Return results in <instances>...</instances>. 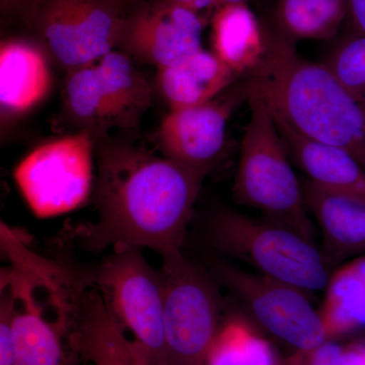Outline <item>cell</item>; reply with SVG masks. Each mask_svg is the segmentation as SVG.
<instances>
[{
    "mask_svg": "<svg viewBox=\"0 0 365 365\" xmlns=\"http://www.w3.org/2000/svg\"><path fill=\"white\" fill-rule=\"evenodd\" d=\"M98 220L79 237L93 251L150 249L163 261L182 254L207 174L153 155L129 141L95 137Z\"/></svg>",
    "mask_w": 365,
    "mask_h": 365,
    "instance_id": "cell-1",
    "label": "cell"
},
{
    "mask_svg": "<svg viewBox=\"0 0 365 365\" xmlns=\"http://www.w3.org/2000/svg\"><path fill=\"white\" fill-rule=\"evenodd\" d=\"M265 31V58L250 76L274 116L299 135L346 151L365 170L364 103L325 64L304 58L294 43Z\"/></svg>",
    "mask_w": 365,
    "mask_h": 365,
    "instance_id": "cell-2",
    "label": "cell"
},
{
    "mask_svg": "<svg viewBox=\"0 0 365 365\" xmlns=\"http://www.w3.org/2000/svg\"><path fill=\"white\" fill-rule=\"evenodd\" d=\"M252 83L251 114L242 138L232 196L237 203L260 210L264 217L314 241L313 220L287 144L267 100Z\"/></svg>",
    "mask_w": 365,
    "mask_h": 365,
    "instance_id": "cell-3",
    "label": "cell"
},
{
    "mask_svg": "<svg viewBox=\"0 0 365 365\" xmlns=\"http://www.w3.org/2000/svg\"><path fill=\"white\" fill-rule=\"evenodd\" d=\"M207 235L220 253L309 294L325 290L328 284L331 274L322 251L287 225L220 208L209 220Z\"/></svg>",
    "mask_w": 365,
    "mask_h": 365,
    "instance_id": "cell-4",
    "label": "cell"
},
{
    "mask_svg": "<svg viewBox=\"0 0 365 365\" xmlns=\"http://www.w3.org/2000/svg\"><path fill=\"white\" fill-rule=\"evenodd\" d=\"M88 277L108 313L143 348L153 364L168 365L162 277L146 260L143 250L113 248Z\"/></svg>",
    "mask_w": 365,
    "mask_h": 365,
    "instance_id": "cell-5",
    "label": "cell"
},
{
    "mask_svg": "<svg viewBox=\"0 0 365 365\" xmlns=\"http://www.w3.org/2000/svg\"><path fill=\"white\" fill-rule=\"evenodd\" d=\"M95 163V135L81 130L31 150L14 169V182L33 213L52 217L88 201Z\"/></svg>",
    "mask_w": 365,
    "mask_h": 365,
    "instance_id": "cell-6",
    "label": "cell"
},
{
    "mask_svg": "<svg viewBox=\"0 0 365 365\" xmlns=\"http://www.w3.org/2000/svg\"><path fill=\"white\" fill-rule=\"evenodd\" d=\"M168 365H204L220 329V302L205 272L184 254L163 261Z\"/></svg>",
    "mask_w": 365,
    "mask_h": 365,
    "instance_id": "cell-7",
    "label": "cell"
},
{
    "mask_svg": "<svg viewBox=\"0 0 365 365\" xmlns=\"http://www.w3.org/2000/svg\"><path fill=\"white\" fill-rule=\"evenodd\" d=\"M29 11L46 53L71 71L118 49L126 14L115 0H34Z\"/></svg>",
    "mask_w": 365,
    "mask_h": 365,
    "instance_id": "cell-8",
    "label": "cell"
},
{
    "mask_svg": "<svg viewBox=\"0 0 365 365\" xmlns=\"http://www.w3.org/2000/svg\"><path fill=\"white\" fill-rule=\"evenodd\" d=\"M41 285L14 270L11 319L16 365H76L71 337L69 292Z\"/></svg>",
    "mask_w": 365,
    "mask_h": 365,
    "instance_id": "cell-9",
    "label": "cell"
},
{
    "mask_svg": "<svg viewBox=\"0 0 365 365\" xmlns=\"http://www.w3.org/2000/svg\"><path fill=\"white\" fill-rule=\"evenodd\" d=\"M223 284L241 300L255 321L295 350L328 341L319 309L300 288L259 273L217 265Z\"/></svg>",
    "mask_w": 365,
    "mask_h": 365,
    "instance_id": "cell-10",
    "label": "cell"
},
{
    "mask_svg": "<svg viewBox=\"0 0 365 365\" xmlns=\"http://www.w3.org/2000/svg\"><path fill=\"white\" fill-rule=\"evenodd\" d=\"M251 76L206 104L170 110L158 130L163 157L208 173L222 157L230 118L251 95Z\"/></svg>",
    "mask_w": 365,
    "mask_h": 365,
    "instance_id": "cell-11",
    "label": "cell"
},
{
    "mask_svg": "<svg viewBox=\"0 0 365 365\" xmlns=\"http://www.w3.org/2000/svg\"><path fill=\"white\" fill-rule=\"evenodd\" d=\"M208 19L172 0L139 2L127 11L118 49L162 68L202 49Z\"/></svg>",
    "mask_w": 365,
    "mask_h": 365,
    "instance_id": "cell-12",
    "label": "cell"
},
{
    "mask_svg": "<svg viewBox=\"0 0 365 365\" xmlns=\"http://www.w3.org/2000/svg\"><path fill=\"white\" fill-rule=\"evenodd\" d=\"M71 337L79 359L91 365H153L143 348L110 316L90 282L71 295Z\"/></svg>",
    "mask_w": 365,
    "mask_h": 365,
    "instance_id": "cell-13",
    "label": "cell"
},
{
    "mask_svg": "<svg viewBox=\"0 0 365 365\" xmlns=\"http://www.w3.org/2000/svg\"><path fill=\"white\" fill-rule=\"evenodd\" d=\"M47 53L21 40L0 43V115H23L42 104L52 88Z\"/></svg>",
    "mask_w": 365,
    "mask_h": 365,
    "instance_id": "cell-14",
    "label": "cell"
},
{
    "mask_svg": "<svg viewBox=\"0 0 365 365\" xmlns=\"http://www.w3.org/2000/svg\"><path fill=\"white\" fill-rule=\"evenodd\" d=\"M304 202L323 235L322 251L329 266L353 256L365 255V203L307 181Z\"/></svg>",
    "mask_w": 365,
    "mask_h": 365,
    "instance_id": "cell-15",
    "label": "cell"
},
{
    "mask_svg": "<svg viewBox=\"0 0 365 365\" xmlns=\"http://www.w3.org/2000/svg\"><path fill=\"white\" fill-rule=\"evenodd\" d=\"M276 119V118H275ZM288 153L319 188L365 203V170L346 151L299 135L276 119Z\"/></svg>",
    "mask_w": 365,
    "mask_h": 365,
    "instance_id": "cell-16",
    "label": "cell"
},
{
    "mask_svg": "<svg viewBox=\"0 0 365 365\" xmlns=\"http://www.w3.org/2000/svg\"><path fill=\"white\" fill-rule=\"evenodd\" d=\"M239 76L212 52L199 50L158 69L157 86L170 110L195 107L215 100Z\"/></svg>",
    "mask_w": 365,
    "mask_h": 365,
    "instance_id": "cell-17",
    "label": "cell"
},
{
    "mask_svg": "<svg viewBox=\"0 0 365 365\" xmlns=\"http://www.w3.org/2000/svg\"><path fill=\"white\" fill-rule=\"evenodd\" d=\"M209 21L211 52L237 76H251L265 58L267 37L249 4L220 7Z\"/></svg>",
    "mask_w": 365,
    "mask_h": 365,
    "instance_id": "cell-18",
    "label": "cell"
},
{
    "mask_svg": "<svg viewBox=\"0 0 365 365\" xmlns=\"http://www.w3.org/2000/svg\"><path fill=\"white\" fill-rule=\"evenodd\" d=\"M109 110L111 127L135 128L151 105L153 90L133 59L120 50L106 55L97 63Z\"/></svg>",
    "mask_w": 365,
    "mask_h": 365,
    "instance_id": "cell-19",
    "label": "cell"
},
{
    "mask_svg": "<svg viewBox=\"0 0 365 365\" xmlns=\"http://www.w3.org/2000/svg\"><path fill=\"white\" fill-rule=\"evenodd\" d=\"M325 292L319 313L328 340L365 328V255L334 271Z\"/></svg>",
    "mask_w": 365,
    "mask_h": 365,
    "instance_id": "cell-20",
    "label": "cell"
},
{
    "mask_svg": "<svg viewBox=\"0 0 365 365\" xmlns=\"http://www.w3.org/2000/svg\"><path fill=\"white\" fill-rule=\"evenodd\" d=\"M347 19V0H276L271 29L294 44L332 40Z\"/></svg>",
    "mask_w": 365,
    "mask_h": 365,
    "instance_id": "cell-21",
    "label": "cell"
},
{
    "mask_svg": "<svg viewBox=\"0 0 365 365\" xmlns=\"http://www.w3.org/2000/svg\"><path fill=\"white\" fill-rule=\"evenodd\" d=\"M204 365H281L272 344L246 319L220 324Z\"/></svg>",
    "mask_w": 365,
    "mask_h": 365,
    "instance_id": "cell-22",
    "label": "cell"
},
{
    "mask_svg": "<svg viewBox=\"0 0 365 365\" xmlns=\"http://www.w3.org/2000/svg\"><path fill=\"white\" fill-rule=\"evenodd\" d=\"M67 112L72 120L95 137L105 135L111 127L100 74L95 64L74 69L64 88Z\"/></svg>",
    "mask_w": 365,
    "mask_h": 365,
    "instance_id": "cell-23",
    "label": "cell"
},
{
    "mask_svg": "<svg viewBox=\"0 0 365 365\" xmlns=\"http://www.w3.org/2000/svg\"><path fill=\"white\" fill-rule=\"evenodd\" d=\"M0 264L11 266L35 282L58 287L68 277L71 268L50 260L32 249V237L0 217Z\"/></svg>",
    "mask_w": 365,
    "mask_h": 365,
    "instance_id": "cell-24",
    "label": "cell"
},
{
    "mask_svg": "<svg viewBox=\"0 0 365 365\" xmlns=\"http://www.w3.org/2000/svg\"><path fill=\"white\" fill-rule=\"evenodd\" d=\"M353 97L365 104V35L351 30L323 62Z\"/></svg>",
    "mask_w": 365,
    "mask_h": 365,
    "instance_id": "cell-25",
    "label": "cell"
},
{
    "mask_svg": "<svg viewBox=\"0 0 365 365\" xmlns=\"http://www.w3.org/2000/svg\"><path fill=\"white\" fill-rule=\"evenodd\" d=\"M281 365H364V356L359 341L343 345L328 340L309 349L295 350Z\"/></svg>",
    "mask_w": 365,
    "mask_h": 365,
    "instance_id": "cell-26",
    "label": "cell"
},
{
    "mask_svg": "<svg viewBox=\"0 0 365 365\" xmlns=\"http://www.w3.org/2000/svg\"><path fill=\"white\" fill-rule=\"evenodd\" d=\"M14 297L11 287L0 297V365H16L11 319Z\"/></svg>",
    "mask_w": 365,
    "mask_h": 365,
    "instance_id": "cell-27",
    "label": "cell"
},
{
    "mask_svg": "<svg viewBox=\"0 0 365 365\" xmlns=\"http://www.w3.org/2000/svg\"><path fill=\"white\" fill-rule=\"evenodd\" d=\"M172 1L206 18V14H212L216 9H220V7L235 4H249L254 0H172Z\"/></svg>",
    "mask_w": 365,
    "mask_h": 365,
    "instance_id": "cell-28",
    "label": "cell"
},
{
    "mask_svg": "<svg viewBox=\"0 0 365 365\" xmlns=\"http://www.w3.org/2000/svg\"><path fill=\"white\" fill-rule=\"evenodd\" d=\"M348 19L353 30L365 35V0H347Z\"/></svg>",
    "mask_w": 365,
    "mask_h": 365,
    "instance_id": "cell-29",
    "label": "cell"
},
{
    "mask_svg": "<svg viewBox=\"0 0 365 365\" xmlns=\"http://www.w3.org/2000/svg\"><path fill=\"white\" fill-rule=\"evenodd\" d=\"M28 11L26 0H0V14H24Z\"/></svg>",
    "mask_w": 365,
    "mask_h": 365,
    "instance_id": "cell-30",
    "label": "cell"
},
{
    "mask_svg": "<svg viewBox=\"0 0 365 365\" xmlns=\"http://www.w3.org/2000/svg\"><path fill=\"white\" fill-rule=\"evenodd\" d=\"M14 277V269L9 265L0 264V297L11 287Z\"/></svg>",
    "mask_w": 365,
    "mask_h": 365,
    "instance_id": "cell-31",
    "label": "cell"
},
{
    "mask_svg": "<svg viewBox=\"0 0 365 365\" xmlns=\"http://www.w3.org/2000/svg\"><path fill=\"white\" fill-rule=\"evenodd\" d=\"M115 1L124 9L125 13H127L129 9L135 6L136 4H138L139 2L143 1V0H115Z\"/></svg>",
    "mask_w": 365,
    "mask_h": 365,
    "instance_id": "cell-32",
    "label": "cell"
},
{
    "mask_svg": "<svg viewBox=\"0 0 365 365\" xmlns=\"http://www.w3.org/2000/svg\"><path fill=\"white\" fill-rule=\"evenodd\" d=\"M361 347L362 356H364V365H365V340L359 341Z\"/></svg>",
    "mask_w": 365,
    "mask_h": 365,
    "instance_id": "cell-33",
    "label": "cell"
},
{
    "mask_svg": "<svg viewBox=\"0 0 365 365\" xmlns=\"http://www.w3.org/2000/svg\"><path fill=\"white\" fill-rule=\"evenodd\" d=\"M26 4H28L29 0H26Z\"/></svg>",
    "mask_w": 365,
    "mask_h": 365,
    "instance_id": "cell-34",
    "label": "cell"
},
{
    "mask_svg": "<svg viewBox=\"0 0 365 365\" xmlns=\"http://www.w3.org/2000/svg\"><path fill=\"white\" fill-rule=\"evenodd\" d=\"M32 1H33V0H31V2H32Z\"/></svg>",
    "mask_w": 365,
    "mask_h": 365,
    "instance_id": "cell-35",
    "label": "cell"
}]
</instances>
